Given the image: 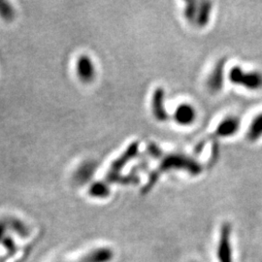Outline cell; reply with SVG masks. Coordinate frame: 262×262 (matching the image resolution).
Instances as JSON below:
<instances>
[{
  "instance_id": "cell-1",
  "label": "cell",
  "mask_w": 262,
  "mask_h": 262,
  "mask_svg": "<svg viewBox=\"0 0 262 262\" xmlns=\"http://www.w3.org/2000/svg\"><path fill=\"white\" fill-rule=\"evenodd\" d=\"M169 169H183L192 175H198L202 170L200 164L197 163L196 161H194L192 159H189L181 155H171L163 159L159 170H157L158 172L156 173V177L154 179L152 185L157 181V178L159 177L160 172L167 171Z\"/></svg>"
},
{
  "instance_id": "cell-2",
  "label": "cell",
  "mask_w": 262,
  "mask_h": 262,
  "mask_svg": "<svg viewBox=\"0 0 262 262\" xmlns=\"http://www.w3.org/2000/svg\"><path fill=\"white\" fill-rule=\"evenodd\" d=\"M231 83L251 91L262 89V73L258 71H246L240 66H233L229 72Z\"/></svg>"
},
{
  "instance_id": "cell-3",
  "label": "cell",
  "mask_w": 262,
  "mask_h": 262,
  "mask_svg": "<svg viewBox=\"0 0 262 262\" xmlns=\"http://www.w3.org/2000/svg\"><path fill=\"white\" fill-rule=\"evenodd\" d=\"M230 237L231 225L229 224H225L221 229V237L217 248V257L220 259V262H233Z\"/></svg>"
},
{
  "instance_id": "cell-4",
  "label": "cell",
  "mask_w": 262,
  "mask_h": 262,
  "mask_svg": "<svg viewBox=\"0 0 262 262\" xmlns=\"http://www.w3.org/2000/svg\"><path fill=\"white\" fill-rule=\"evenodd\" d=\"M77 74L84 83L92 82L95 77V67L93 59L88 56H81L77 60Z\"/></svg>"
},
{
  "instance_id": "cell-5",
  "label": "cell",
  "mask_w": 262,
  "mask_h": 262,
  "mask_svg": "<svg viewBox=\"0 0 262 262\" xmlns=\"http://www.w3.org/2000/svg\"><path fill=\"white\" fill-rule=\"evenodd\" d=\"M240 120L234 117H227L223 122H221L216 129H215V135L219 137H230L236 134L239 128H240Z\"/></svg>"
},
{
  "instance_id": "cell-6",
  "label": "cell",
  "mask_w": 262,
  "mask_h": 262,
  "mask_svg": "<svg viewBox=\"0 0 262 262\" xmlns=\"http://www.w3.org/2000/svg\"><path fill=\"white\" fill-rule=\"evenodd\" d=\"M174 119L180 125H189L196 119V111L189 104H181L176 109Z\"/></svg>"
},
{
  "instance_id": "cell-7",
  "label": "cell",
  "mask_w": 262,
  "mask_h": 262,
  "mask_svg": "<svg viewBox=\"0 0 262 262\" xmlns=\"http://www.w3.org/2000/svg\"><path fill=\"white\" fill-rule=\"evenodd\" d=\"M152 112L157 120L164 122L168 119V113L164 107V92L162 89H158L152 97Z\"/></svg>"
},
{
  "instance_id": "cell-8",
  "label": "cell",
  "mask_w": 262,
  "mask_h": 262,
  "mask_svg": "<svg viewBox=\"0 0 262 262\" xmlns=\"http://www.w3.org/2000/svg\"><path fill=\"white\" fill-rule=\"evenodd\" d=\"M225 62L220 61L213 71L212 75L209 79V86L213 90V91H219L221 90V88L223 86L224 83V72H225Z\"/></svg>"
},
{
  "instance_id": "cell-9",
  "label": "cell",
  "mask_w": 262,
  "mask_h": 262,
  "mask_svg": "<svg viewBox=\"0 0 262 262\" xmlns=\"http://www.w3.org/2000/svg\"><path fill=\"white\" fill-rule=\"evenodd\" d=\"M138 150V143H133L129 146V148L125 150V152L122 155L120 159H117L112 164V169L115 172H118L130 160L135 157Z\"/></svg>"
},
{
  "instance_id": "cell-10",
  "label": "cell",
  "mask_w": 262,
  "mask_h": 262,
  "mask_svg": "<svg viewBox=\"0 0 262 262\" xmlns=\"http://www.w3.org/2000/svg\"><path fill=\"white\" fill-rule=\"evenodd\" d=\"M248 139L251 142H255V141L260 139L262 137V112L258 114L257 116H255V118L253 119L249 129L247 133Z\"/></svg>"
},
{
  "instance_id": "cell-11",
  "label": "cell",
  "mask_w": 262,
  "mask_h": 262,
  "mask_svg": "<svg viewBox=\"0 0 262 262\" xmlns=\"http://www.w3.org/2000/svg\"><path fill=\"white\" fill-rule=\"evenodd\" d=\"M212 11V4L210 2H202L198 4V9H197L196 23L199 27H205L209 19H210V14Z\"/></svg>"
},
{
  "instance_id": "cell-12",
  "label": "cell",
  "mask_w": 262,
  "mask_h": 262,
  "mask_svg": "<svg viewBox=\"0 0 262 262\" xmlns=\"http://www.w3.org/2000/svg\"><path fill=\"white\" fill-rule=\"evenodd\" d=\"M113 253L108 249H99L88 254L84 258V262H108L111 260Z\"/></svg>"
},
{
  "instance_id": "cell-13",
  "label": "cell",
  "mask_w": 262,
  "mask_h": 262,
  "mask_svg": "<svg viewBox=\"0 0 262 262\" xmlns=\"http://www.w3.org/2000/svg\"><path fill=\"white\" fill-rule=\"evenodd\" d=\"M90 194L94 197L105 198L110 194V188L104 183L97 182V183H94L90 188Z\"/></svg>"
},
{
  "instance_id": "cell-14",
  "label": "cell",
  "mask_w": 262,
  "mask_h": 262,
  "mask_svg": "<svg viewBox=\"0 0 262 262\" xmlns=\"http://www.w3.org/2000/svg\"><path fill=\"white\" fill-rule=\"evenodd\" d=\"M0 18L6 21H11L15 18V10L6 1H0Z\"/></svg>"
},
{
  "instance_id": "cell-15",
  "label": "cell",
  "mask_w": 262,
  "mask_h": 262,
  "mask_svg": "<svg viewBox=\"0 0 262 262\" xmlns=\"http://www.w3.org/2000/svg\"><path fill=\"white\" fill-rule=\"evenodd\" d=\"M197 9H198V4L195 2L187 3L186 11H185L187 19L189 20H194L196 19Z\"/></svg>"
},
{
  "instance_id": "cell-16",
  "label": "cell",
  "mask_w": 262,
  "mask_h": 262,
  "mask_svg": "<svg viewBox=\"0 0 262 262\" xmlns=\"http://www.w3.org/2000/svg\"><path fill=\"white\" fill-rule=\"evenodd\" d=\"M9 225H12V227L15 229V231L18 233V234L25 237L28 235V229L27 227L25 226V225L18 220H11L10 221Z\"/></svg>"
},
{
  "instance_id": "cell-17",
  "label": "cell",
  "mask_w": 262,
  "mask_h": 262,
  "mask_svg": "<svg viewBox=\"0 0 262 262\" xmlns=\"http://www.w3.org/2000/svg\"><path fill=\"white\" fill-rule=\"evenodd\" d=\"M5 228H6V225L3 222H0V242H1V240L2 241L4 240L3 234H4V231H5Z\"/></svg>"
}]
</instances>
